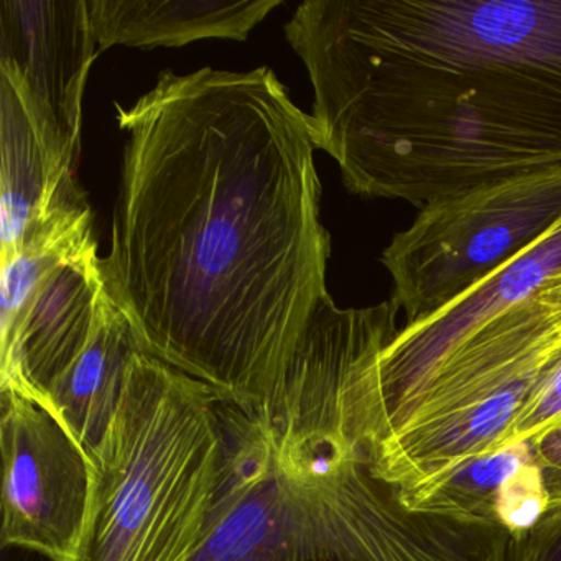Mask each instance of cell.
<instances>
[{
    "instance_id": "cell-14",
    "label": "cell",
    "mask_w": 561,
    "mask_h": 561,
    "mask_svg": "<svg viewBox=\"0 0 561 561\" xmlns=\"http://www.w3.org/2000/svg\"><path fill=\"white\" fill-rule=\"evenodd\" d=\"M557 430H561V351L535 383L497 451L511 445L535 446Z\"/></svg>"
},
{
    "instance_id": "cell-6",
    "label": "cell",
    "mask_w": 561,
    "mask_h": 561,
    "mask_svg": "<svg viewBox=\"0 0 561 561\" xmlns=\"http://www.w3.org/2000/svg\"><path fill=\"white\" fill-rule=\"evenodd\" d=\"M0 262V392L48 412V390L80 356L111 297L93 213L50 226Z\"/></svg>"
},
{
    "instance_id": "cell-2",
    "label": "cell",
    "mask_w": 561,
    "mask_h": 561,
    "mask_svg": "<svg viewBox=\"0 0 561 561\" xmlns=\"http://www.w3.org/2000/svg\"><path fill=\"white\" fill-rule=\"evenodd\" d=\"M285 34L354 195L423 208L561 169V0H307Z\"/></svg>"
},
{
    "instance_id": "cell-5",
    "label": "cell",
    "mask_w": 561,
    "mask_h": 561,
    "mask_svg": "<svg viewBox=\"0 0 561 561\" xmlns=\"http://www.w3.org/2000/svg\"><path fill=\"white\" fill-rule=\"evenodd\" d=\"M561 221V169L525 173L423 206L383 249L392 301L413 324L491 277Z\"/></svg>"
},
{
    "instance_id": "cell-13",
    "label": "cell",
    "mask_w": 561,
    "mask_h": 561,
    "mask_svg": "<svg viewBox=\"0 0 561 561\" xmlns=\"http://www.w3.org/2000/svg\"><path fill=\"white\" fill-rule=\"evenodd\" d=\"M531 458L530 445L505 446L492 455L472 459L438 484L402 502L413 511L499 522L495 502L502 485Z\"/></svg>"
},
{
    "instance_id": "cell-4",
    "label": "cell",
    "mask_w": 561,
    "mask_h": 561,
    "mask_svg": "<svg viewBox=\"0 0 561 561\" xmlns=\"http://www.w3.org/2000/svg\"><path fill=\"white\" fill-rule=\"evenodd\" d=\"M561 351V313L528 298L453 347L413 399L360 449L402 501L497 451Z\"/></svg>"
},
{
    "instance_id": "cell-3",
    "label": "cell",
    "mask_w": 561,
    "mask_h": 561,
    "mask_svg": "<svg viewBox=\"0 0 561 561\" xmlns=\"http://www.w3.org/2000/svg\"><path fill=\"white\" fill-rule=\"evenodd\" d=\"M232 405L144 350L88 458L90 502L71 561H193L211 534Z\"/></svg>"
},
{
    "instance_id": "cell-12",
    "label": "cell",
    "mask_w": 561,
    "mask_h": 561,
    "mask_svg": "<svg viewBox=\"0 0 561 561\" xmlns=\"http://www.w3.org/2000/svg\"><path fill=\"white\" fill-rule=\"evenodd\" d=\"M142 350L126 314L110 297L80 356L48 390V412L77 439L88 458L116 419L130 360Z\"/></svg>"
},
{
    "instance_id": "cell-18",
    "label": "cell",
    "mask_w": 561,
    "mask_h": 561,
    "mask_svg": "<svg viewBox=\"0 0 561 561\" xmlns=\"http://www.w3.org/2000/svg\"><path fill=\"white\" fill-rule=\"evenodd\" d=\"M535 297L541 301V304L550 307L551 310L560 311L561 313V268L554 272L543 285L540 290L535 294Z\"/></svg>"
},
{
    "instance_id": "cell-10",
    "label": "cell",
    "mask_w": 561,
    "mask_h": 561,
    "mask_svg": "<svg viewBox=\"0 0 561 561\" xmlns=\"http://www.w3.org/2000/svg\"><path fill=\"white\" fill-rule=\"evenodd\" d=\"M0 261L55 222L91 211L73 173L51 159L5 80H0Z\"/></svg>"
},
{
    "instance_id": "cell-1",
    "label": "cell",
    "mask_w": 561,
    "mask_h": 561,
    "mask_svg": "<svg viewBox=\"0 0 561 561\" xmlns=\"http://www.w3.org/2000/svg\"><path fill=\"white\" fill-rule=\"evenodd\" d=\"M107 291L146 353L274 426L330 297L310 114L268 68L163 71L130 110Z\"/></svg>"
},
{
    "instance_id": "cell-9",
    "label": "cell",
    "mask_w": 561,
    "mask_h": 561,
    "mask_svg": "<svg viewBox=\"0 0 561 561\" xmlns=\"http://www.w3.org/2000/svg\"><path fill=\"white\" fill-rule=\"evenodd\" d=\"M98 42L88 0H2L0 80L18 94L51 159L75 172Z\"/></svg>"
},
{
    "instance_id": "cell-16",
    "label": "cell",
    "mask_w": 561,
    "mask_h": 561,
    "mask_svg": "<svg viewBox=\"0 0 561 561\" xmlns=\"http://www.w3.org/2000/svg\"><path fill=\"white\" fill-rule=\"evenodd\" d=\"M507 561H561V502L548 504L534 527L512 535Z\"/></svg>"
},
{
    "instance_id": "cell-11",
    "label": "cell",
    "mask_w": 561,
    "mask_h": 561,
    "mask_svg": "<svg viewBox=\"0 0 561 561\" xmlns=\"http://www.w3.org/2000/svg\"><path fill=\"white\" fill-rule=\"evenodd\" d=\"M282 0H88L98 51L244 42Z\"/></svg>"
},
{
    "instance_id": "cell-8",
    "label": "cell",
    "mask_w": 561,
    "mask_h": 561,
    "mask_svg": "<svg viewBox=\"0 0 561 561\" xmlns=\"http://www.w3.org/2000/svg\"><path fill=\"white\" fill-rule=\"evenodd\" d=\"M2 543L71 561L90 502L87 453L50 412L2 392Z\"/></svg>"
},
{
    "instance_id": "cell-7",
    "label": "cell",
    "mask_w": 561,
    "mask_h": 561,
    "mask_svg": "<svg viewBox=\"0 0 561 561\" xmlns=\"http://www.w3.org/2000/svg\"><path fill=\"white\" fill-rule=\"evenodd\" d=\"M561 268V221L543 238L430 317L377 330L341 376L336 416L353 448L369 445L413 399L443 357L472 331L534 297Z\"/></svg>"
},
{
    "instance_id": "cell-17",
    "label": "cell",
    "mask_w": 561,
    "mask_h": 561,
    "mask_svg": "<svg viewBox=\"0 0 561 561\" xmlns=\"http://www.w3.org/2000/svg\"><path fill=\"white\" fill-rule=\"evenodd\" d=\"M535 465L540 468L547 488L548 504L561 502V430L531 446Z\"/></svg>"
},
{
    "instance_id": "cell-15",
    "label": "cell",
    "mask_w": 561,
    "mask_h": 561,
    "mask_svg": "<svg viewBox=\"0 0 561 561\" xmlns=\"http://www.w3.org/2000/svg\"><path fill=\"white\" fill-rule=\"evenodd\" d=\"M547 507L543 476L531 458L502 485L495 502V517L512 535H517L534 527Z\"/></svg>"
}]
</instances>
